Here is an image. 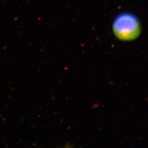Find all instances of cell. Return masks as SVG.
<instances>
[{
	"label": "cell",
	"instance_id": "6da1fadb",
	"mask_svg": "<svg viewBox=\"0 0 148 148\" xmlns=\"http://www.w3.org/2000/svg\"><path fill=\"white\" fill-rule=\"evenodd\" d=\"M112 31L120 40L131 41L140 35L141 26L136 16L130 13H122L113 21Z\"/></svg>",
	"mask_w": 148,
	"mask_h": 148
}]
</instances>
